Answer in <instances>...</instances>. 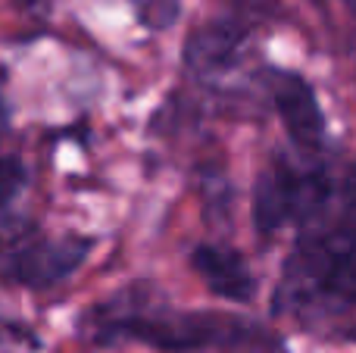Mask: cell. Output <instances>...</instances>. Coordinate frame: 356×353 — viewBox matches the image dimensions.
<instances>
[{
  "label": "cell",
  "mask_w": 356,
  "mask_h": 353,
  "mask_svg": "<svg viewBox=\"0 0 356 353\" xmlns=\"http://www.w3.org/2000/svg\"><path fill=\"white\" fill-rule=\"evenodd\" d=\"M278 313H344L356 306V197L332 229L309 231L282 269Z\"/></svg>",
  "instance_id": "obj_1"
},
{
  "label": "cell",
  "mask_w": 356,
  "mask_h": 353,
  "mask_svg": "<svg viewBox=\"0 0 356 353\" xmlns=\"http://www.w3.org/2000/svg\"><path fill=\"white\" fill-rule=\"evenodd\" d=\"M97 341H135L166 353H188L207 347H247L259 341L250 322L225 313H181V310H147V306H125V310L100 313L94 319Z\"/></svg>",
  "instance_id": "obj_2"
},
{
  "label": "cell",
  "mask_w": 356,
  "mask_h": 353,
  "mask_svg": "<svg viewBox=\"0 0 356 353\" xmlns=\"http://www.w3.org/2000/svg\"><path fill=\"white\" fill-rule=\"evenodd\" d=\"M332 200V179L322 166H297L278 156L253 188V225L263 235L284 225H307Z\"/></svg>",
  "instance_id": "obj_3"
},
{
  "label": "cell",
  "mask_w": 356,
  "mask_h": 353,
  "mask_svg": "<svg viewBox=\"0 0 356 353\" xmlns=\"http://www.w3.org/2000/svg\"><path fill=\"white\" fill-rule=\"evenodd\" d=\"M269 91L288 138L300 147V154H319L325 144V113L319 106L313 85L300 72L275 69L269 75Z\"/></svg>",
  "instance_id": "obj_4"
},
{
  "label": "cell",
  "mask_w": 356,
  "mask_h": 353,
  "mask_svg": "<svg viewBox=\"0 0 356 353\" xmlns=\"http://www.w3.org/2000/svg\"><path fill=\"white\" fill-rule=\"evenodd\" d=\"M88 254V241H38L13 250L10 272L16 281L31 288H47L79 269Z\"/></svg>",
  "instance_id": "obj_5"
},
{
  "label": "cell",
  "mask_w": 356,
  "mask_h": 353,
  "mask_svg": "<svg viewBox=\"0 0 356 353\" xmlns=\"http://www.w3.org/2000/svg\"><path fill=\"white\" fill-rule=\"evenodd\" d=\"M191 266L200 275L203 285L222 300L247 304L257 291V281H253L244 256L228 247H219V244H197L191 250Z\"/></svg>",
  "instance_id": "obj_6"
},
{
  "label": "cell",
  "mask_w": 356,
  "mask_h": 353,
  "mask_svg": "<svg viewBox=\"0 0 356 353\" xmlns=\"http://www.w3.org/2000/svg\"><path fill=\"white\" fill-rule=\"evenodd\" d=\"M244 41H247L244 19H213V22L200 25V28L188 38L184 60H188V66L194 69L197 75L225 72V69L238 60Z\"/></svg>",
  "instance_id": "obj_7"
},
{
  "label": "cell",
  "mask_w": 356,
  "mask_h": 353,
  "mask_svg": "<svg viewBox=\"0 0 356 353\" xmlns=\"http://www.w3.org/2000/svg\"><path fill=\"white\" fill-rule=\"evenodd\" d=\"M129 6L135 10L138 22L154 31L172 28L181 16V0H129Z\"/></svg>",
  "instance_id": "obj_8"
},
{
  "label": "cell",
  "mask_w": 356,
  "mask_h": 353,
  "mask_svg": "<svg viewBox=\"0 0 356 353\" xmlns=\"http://www.w3.org/2000/svg\"><path fill=\"white\" fill-rule=\"evenodd\" d=\"M25 188V166L16 156H0V216Z\"/></svg>",
  "instance_id": "obj_9"
},
{
  "label": "cell",
  "mask_w": 356,
  "mask_h": 353,
  "mask_svg": "<svg viewBox=\"0 0 356 353\" xmlns=\"http://www.w3.org/2000/svg\"><path fill=\"white\" fill-rule=\"evenodd\" d=\"M238 3V10L244 13V16H269V13H275V0H234Z\"/></svg>",
  "instance_id": "obj_10"
},
{
  "label": "cell",
  "mask_w": 356,
  "mask_h": 353,
  "mask_svg": "<svg viewBox=\"0 0 356 353\" xmlns=\"http://www.w3.org/2000/svg\"><path fill=\"white\" fill-rule=\"evenodd\" d=\"M16 3H22L25 10H44V6H47V0H16Z\"/></svg>",
  "instance_id": "obj_11"
},
{
  "label": "cell",
  "mask_w": 356,
  "mask_h": 353,
  "mask_svg": "<svg viewBox=\"0 0 356 353\" xmlns=\"http://www.w3.org/2000/svg\"><path fill=\"white\" fill-rule=\"evenodd\" d=\"M0 131H3V104H0Z\"/></svg>",
  "instance_id": "obj_12"
},
{
  "label": "cell",
  "mask_w": 356,
  "mask_h": 353,
  "mask_svg": "<svg viewBox=\"0 0 356 353\" xmlns=\"http://www.w3.org/2000/svg\"><path fill=\"white\" fill-rule=\"evenodd\" d=\"M347 3H350V10H353V16H356V0H347Z\"/></svg>",
  "instance_id": "obj_13"
}]
</instances>
